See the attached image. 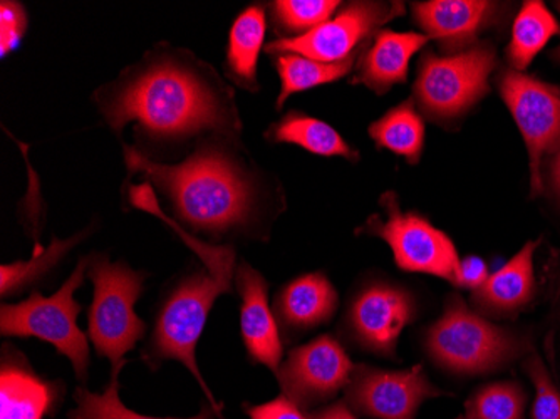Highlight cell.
Segmentation results:
<instances>
[{"mask_svg":"<svg viewBox=\"0 0 560 419\" xmlns=\"http://www.w3.org/2000/svg\"><path fill=\"white\" fill-rule=\"evenodd\" d=\"M370 137L377 148H386L411 165H417L423 153L424 123L415 108L413 97L371 123Z\"/></svg>","mask_w":560,"mask_h":419,"instance_id":"cell-22","label":"cell"},{"mask_svg":"<svg viewBox=\"0 0 560 419\" xmlns=\"http://www.w3.org/2000/svg\"><path fill=\"white\" fill-rule=\"evenodd\" d=\"M495 2L486 0H430L411 8L415 21L445 53L458 55L477 46L481 31L497 15Z\"/></svg>","mask_w":560,"mask_h":419,"instance_id":"cell-14","label":"cell"},{"mask_svg":"<svg viewBox=\"0 0 560 419\" xmlns=\"http://www.w3.org/2000/svg\"><path fill=\"white\" fill-rule=\"evenodd\" d=\"M401 14L399 2H349L311 33L267 44L266 53L273 56L294 53L327 65L346 61L360 55L371 37L381 31V25Z\"/></svg>","mask_w":560,"mask_h":419,"instance_id":"cell-9","label":"cell"},{"mask_svg":"<svg viewBox=\"0 0 560 419\" xmlns=\"http://www.w3.org/2000/svg\"><path fill=\"white\" fill-rule=\"evenodd\" d=\"M550 176H552L553 190H556L560 198V150L557 151L556 159L552 160Z\"/></svg>","mask_w":560,"mask_h":419,"instance_id":"cell-35","label":"cell"},{"mask_svg":"<svg viewBox=\"0 0 560 419\" xmlns=\"http://www.w3.org/2000/svg\"><path fill=\"white\" fill-rule=\"evenodd\" d=\"M237 289L241 294V330L248 358L279 371L282 364V340L269 305V286L259 270L241 261L237 269Z\"/></svg>","mask_w":560,"mask_h":419,"instance_id":"cell-15","label":"cell"},{"mask_svg":"<svg viewBox=\"0 0 560 419\" xmlns=\"http://www.w3.org/2000/svg\"><path fill=\"white\" fill-rule=\"evenodd\" d=\"M489 277L487 264L481 258L468 257L462 260V289H474V291H477L478 287L483 286Z\"/></svg>","mask_w":560,"mask_h":419,"instance_id":"cell-33","label":"cell"},{"mask_svg":"<svg viewBox=\"0 0 560 419\" xmlns=\"http://www.w3.org/2000/svg\"><path fill=\"white\" fill-rule=\"evenodd\" d=\"M560 24L540 0H527L515 18L506 59L514 71L524 72L553 36H559Z\"/></svg>","mask_w":560,"mask_h":419,"instance_id":"cell-23","label":"cell"},{"mask_svg":"<svg viewBox=\"0 0 560 419\" xmlns=\"http://www.w3.org/2000/svg\"><path fill=\"white\" fill-rule=\"evenodd\" d=\"M354 370L341 342L324 334L294 349L280 364L277 380L292 403L299 408H310L335 398L348 386Z\"/></svg>","mask_w":560,"mask_h":419,"instance_id":"cell-12","label":"cell"},{"mask_svg":"<svg viewBox=\"0 0 560 419\" xmlns=\"http://www.w3.org/2000/svg\"><path fill=\"white\" fill-rule=\"evenodd\" d=\"M105 121L148 144H182L197 138H237L242 131L235 94L219 72L190 50L156 44L118 80L94 93Z\"/></svg>","mask_w":560,"mask_h":419,"instance_id":"cell-1","label":"cell"},{"mask_svg":"<svg viewBox=\"0 0 560 419\" xmlns=\"http://www.w3.org/2000/svg\"><path fill=\"white\" fill-rule=\"evenodd\" d=\"M439 396L443 391L430 383L420 364L405 371L355 365L346 391L348 405L373 419H417L420 406Z\"/></svg>","mask_w":560,"mask_h":419,"instance_id":"cell-11","label":"cell"},{"mask_svg":"<svg viewBox=\"0 0 560 419\" xmlns=\"http://www.w3.org/2000/svg\"><path fill=\"white\" fill-rule=\"evenodd\" d=\"M499 90L527 144L532 195L537 197L544 190L542 159L560 150L559 90L514 69L500 74Z\"/></svg>","mask_w":560,"mask_h":419,"instance_id":"cell-10","label":"cell"},{"mask_svg":"<svg viewBox=\"0 0 560 419\" xmlns=\"http://www.w3.org/2000/svg\"><path fill=\"white\" fill-rule=\"evenodd\" d=\"M130 203L135 205V208H141V210H147V212L160 217L201 258L206 269L215 279L232 286V277H234L235 270V252L232 248L212 247V245L206 244V242L198 241L187 230L182 229L175 220L170 219L166 213L162 212V208L159 207V201H156V197L153 195V188L150 187V183H143V185L130 188Z\"/></svg>","mask_w":560,"mask_h":419,"instance_id":"cell-25","label":"cell"},{"mask_svg":"<svg viewBox=\"0 0 560 419\" xmlns=\"http://www.w3.org/2000/svg\"><path fill=\"white\" fill-rule=\"evenodd\" d=\"M360 55L352 56L346 61L332 62V65L294 55V53L273 56V65L280 78V93L277 96L276 108H282L292 94L341 80L352 71Z\"/></svg>","mask_w":560,"mask_h":419,"instance_id":"cell-24","label":"cell"},{"mask_svg":"<svg viewBox=\"0 0 560 419\" xmlns=\"http://www.w3.org/2000/svg\"><path fill=\"white\" fill-rule=\"evenodd\" d=\"M528 376L536 386V401L532 408L534 419H560V393L550 380L546 365L539 356L532 354L527 364Z\"/></svg>","mask_w":560,"mask_h":419,"instance_id":"cell-30","label":"cell"},{"mask_svg":"<svg viewBox=\"0 0 560 419\" xmlns=\"http://www.w3.org/2000/svg\"><path fill=\"white\" fill-rule=\"evenodd\" d=\"M427 348L446 370L483 374L511 362L527 346L514 334L475 314L460 295H453L442 319L428 330Z\"/></svg>","mask_w":560,"mask_h":419,"instance_id":"cell-6","label":"cell"},{"mask_svg":"<svg viewBox=\"0 0 560 419\" xmlns=\"http://www.w3.org/2000/svg\"><path fill=\"white\" fill-rule=\"evenodd\" d=\"M27 31V12L19 2L2 0L0 4V55L18 49Z\"/></svg>","mask_w":560,"mask_h":419,"instance_id":"cell-31","label":"cell"},{"mask_svg":"<svg viewBox=\"0 0 560 419\" xmlns=\"http://www.w3.org/2000/svg\"><path fill=\"white\" fill-rule=\"evenodd\" d=\"M267 138L276 143L298 144L310 153L327 159L341 156L351 162L360 159L358 151L352 150L332 126L301 112L288 113L279 123H273Z\"/></svg>","mask_w":560,"mask_h":419,"instance_id":"cell-21","label":"cell"},{"mask_svg":"<svg viewBox=\"0 0 560 419\" xmlns=\"http://www.w3.org/2000/svg\"><path fill=\"white\" fill-rule=\"evenodd\" d=\"M430 37L418 33L381 30L371 37L355 62L351 84H363L376 94H385L408 81L410 61Z\"/></svg>","mask_w":560,"mask_h":419,"instance_id":"cell-16","label":"cell"},{"mask_svg":"<svg viewBox=\"0 0 560 419\" xmlns=\"http://www.w3.org/2000/svg\"><path fill=\"white\" fill-rule=\"evenodd\" d=\"M231 292L232 286L220 282L209 270H198L182 280L163 302L150 346L143 356L151 368L170 359L180 361L194 374L201 389L206 391L217 415L222 412V405L215 401L198 370L197 345L217 298Z\"/></svg>","mask_w":560,"mask_h":419,"instance_id":"cell-3","label":"cell"},{"mask_svg":"<svg viewBox=\"0 0 560 419\" xmlns=\"http://www.w3.org/2000/svg\"><path fill=\"white\" fill-rule=\"evenodd\" d=\"M81 238H83V235H75V237L65 242L55 238L52 245H49L47 251L37 247L36 252H34V257L30 261H14V264H9V266L4 264L2 269H0V292H2V298L18 294L25 286H30V283L36 282L40 277L46 276L50 269H55L58 266V261Z\"/></svg>","mask_w":560,"mask_h":419,"instance_id":"cell-27","label":"cell"},{"mask_svg":"<svg viewBox=\"0 0 560 419\" xmlns=\"http://www.w3.org/2000/svg\"><path fill=\"white\" fill-rule=\"evenodd\" d=\"M338 292L320 272L298 277L276 299L280 321L291 329H314L329 323L338 309Z\"/></svg>","mask_w":560,"mask_h":419,"instance_id":"cell-18","label":"cell"},{"mask_svg":"<svg viewBox=\"0 0 560 419\" xmlns=\"http://www.w3.org/2000/svg\"><path fill=\"white\" fill-rule=\"evenodd\" d=\"M125 364L113 368L112 383L103 393H91L84 387H78L74 393L75 408L69 412L68 419H213L217 415L212 406H203L191 418H153L126 408L119 398V373Z\"/></svg>","mask_w":560,"mask_h":419,"instance_id":"cell-26","label":"cell"},{"mask_svg":"<svg viewBox=\"0 0 560 419\" xmlns=\"http://www.w3.org/2000/svg\"><path fill=\"white\" fill-rule=\"evenodd\" d=\"M269 5L277 30L299 37L329 21L342 4L338 0H276Z\"/></svg>","mask_w":560,"mask_h":419,"instance_id":"cell-28","label":"cell"},{"mask_svg":"<svg viewBox=\"0 0 560 419\" xmlns=\"http://www.w3.org/2000/svg\"><path fill=\"white\" fill-rule=\"evenodd\" d=\"M245 411L250 419H311L285 395L264 405L247 406Z\"/></svg>","mask_w":560,"mask_h":419,"instance_id":"cell-32","label":"cell"},{"mask_svg":"<svg viewBox=\"0 0 560 419\" xmlns=\"http://www.w3.org/2000/svg\"><path fill=\"white\" fill-rule=\"evenodd\" d=\"M91 257L81 258L61 289L50 298L34 292L19 304L0 307V333L4 337H37L71 361L75 377L86 383L90 370V345L78 326L81 305L74 292L83 286Z\"/></svg>","mask_w":560,"mask_h":419,"instance_id":"cell-5","label":"cell"},{"mask_svg":"<svg viewBox=\"0 0 560 419\" xmlns=\"http://www.w3.org/2000/svg\"><path fill=\"white\" fill-rule=\"evenodd\" d=\"M56 389L40 380L21 356H4L0 370V419H43L55 405Z\"/></svg>","mask_w":560,"mask_h":419,"instance_id":"cell-17","label":"cell"},{"mask_svg":"<svg viewBox=\"0 0 560 419\" xmlns=\"http://www.w3.org/2000/svg\"><path fill=\"white\" fill-rule=\"evenodd\" d=\"M88 276L94 283L88 334L97 356L109 359L116 368L125 364V356L147 333V324L135 311L147 273L137 272L125 261H109L106 255H96L91 257Z\"/></svg>","mask_w":560,"mask_h":419,"instance_id":"cell-4","label":"cell"},{"mask_svg":"<svg viewBox=\"0 0 560 419\" xmlns=\"http://www.w3.org/2000/svg\"><path fill=\"white\" fill-rule=\"evenodd\" d=\"M232 141L234 138H207L184 162L172 165L125 144L126 166L159 188L182 229L222 238L247 229L259 207L256 175Z\"/></svg>","mask_w":560,"mask_h":419,"instance_id":"cell-2","label":"cell"},{"mask_svg":"<svg viewBox=\"0 0 560 419\" xmlns=\"http://www.w3.org/2000/svg\"><path fill=\"white\" fill-rule=\"evenodd\" d=\"M311 419H355L352 415L349 405L346 401L335 403V405L327 406V408L314 411L310 416Z\"/></svg>","mask_w":560,"mask_h":419,"instance_id":"cell-34","label":"cell"},{"mask_svg":"<svg viewBox=\"0 0 560 419\" xmlns=\"http://www.w3.org/2000/svg\"><path fill=\"white\" fill-rule=\"evenodd\" d=\"M386 220L371 216L358 233L383 238L392 247L396 266L406 272L430 273L460 287L462 260L448 235L417 213H402L393 191L380 200Z\"/></svg>","mask_w":560,"mask_h":419,"instance_id":"cell-8","label":"cell"},{"mask_svg":"<svg viewBox=\"0 0 560 419\" xmlns=\"http://www.w3.org/2000/svg\"><path fill=\"white\" fill-rule=\"evenodd\" d=\"M497 66L495 47L477 44L458 55H423L415 83V103L436 121L465 115L487 96L489 78Z\"/></svg>","mask_w":560,"mask_h":419,"instance_id":"cell-7","label":"cell"},{"mask_svg":"<svg viewBox=\"0 0 560 419\" xmlns=\"http://www.w3.org/2000/svg\"><path fill=\"white\" fill-rule=\"evenodd\" d=\"M539 242H528L515 257L506 261L502 269L487 279L483 286L474 291L475 304L492 312L521 311L528 304L536 292L534 276V254Z\"/></svg>","mask_w":560,"mask_h":419,"instance_id":"cell-19","label":"cell"},{"mask_svg":"<svg viewBox=\"0 0 560 419\" xmlns=\"http://www.w3.org/2000/svg\"><path fill=\"white\" fill-rule=\"evenodd\" d=\"M464 419H524L525 395L517 383H493L468 399Z\"/></svg>","mask_w":560,"mask_h":419,"instance_id":"cell-29","label":"cell"},{"mask_svg":"<svg viewBox=\"0 0 560 419\" xmlns=\"http://www.w3.org/2000/svg\"><path fill=\"white\" fill-rule=\"evenodd\" d=\"M266 11L260 5L244 9L232 25L225 56V75L245 91L259 90L257 65L266 39Z\"/></svg>","mask_w":560,"mask_h":419,"instance_id":"cell-20","label":"cell"},{"mask_svg":"<svg viewBox=\"0 0 560 419\" xmlns=\"http://www.w3.org/2000/svg\"><path fill=\"white\" fill-rule=\"evenodd\" d=\"M557 11L560 12V2H557ZM552 58L556 59V61H560V47L559 49L553 50Z\"/></svg>","mask_w":560,"mask_h":419,"instance_id":"cell-36","label":"cell"},{"mask_svg":"<svg viewBox=\"0 0 560 419\" xmlns=\"http://www.w3.org/2000/svg\"><path fill=\"white\" fill-rule=\"evenodd\" d=\"M413 317L415 302L408 292L374 283L352 301L349 326L364 349L393 358L399 336Z\"/></svg>","mask_w":560,"mask_h":419,"instance_id":"cell-13","label":"cell"}]
</instances>
